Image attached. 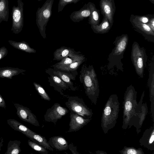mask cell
Masks as SVG:
<instances>
[{
    "instance_id": "obj_3",
    "label": "cell",
    "mask_w": 154,
    "mask_h": 154,
    "mask_svg": "<svg viewBox=\"0 0 154 154\" xmlns=\"http://www.w3.org/2000/svg\"><path fill=\"white\" fill-rule=\"evenodd\" d=\"M137 92L131 85L128 87L125 92L123 102V119L122 128H130V125L137 108Z\"/></svg>"
},
{
    "instance_id": "obj_16",
    "label": "cell",
    "mask_w": 154,
    "mask_h": 154,
    "mask_svg": "<svg viewBox=\"0 0 154 154\" xmlns=\"http://www.w3.org/2000/svg\"><path fill=\"white\" fill-rule=\"evenodd\" d=\"M7 121V123L11 128L22 133L33 141L32 136L35 132L14 119H8Z\"/></svg>"
},
{
    "instance_id": "obj_24",
    "label": "cell",
    "mask_w": 154,
    "mask_h": 154,
    "mask_svg": "<svg viewBox=\"0 0 154 154\" xmlns=\"http://www.w3.org/2000/svg\"><path fill=\"white\" fill-rule=\"evenodd\" d=\"M51 78L52 82L54 84V85L53 86L56 91L60 93L61 94L63 95L62 90H65L68 89L69 87L68 85L57 75H52Z\"/></svg>"
},
{
    "instance_id": "obj_18",
    "label": "cell",
    "mask_w": 154,
    "mask_h": 154,
    "mask_svg": "<svg viewBox=\"0 0 154 154\" xmlns=\"http://www.w3.org/2000/svg\"><path fill=\"white\" fill-rule=\"evenodd\" d=\"M90 14V11L88 5V3H85L81 9L72 12L70 15V18L73 22H79L89 17Z\"/></svg>"
},
{
    "instance_id": "obj_19",
    "label": "cell",
    "mask_w": 154,
    "mask_h": 154,
    "mask_svg": "<svg viewBox=\"0 0 154 154\" xmlns=\"http://www.w3.org/2000/svg\"><path fill=\"white\" fill-rule=\"evenodd\" d=\"M26 72V70L18 68L6 67L0 68V78L12 79L14 76Z\"/></svg>"
},
{
    "instance_id": "obj_22",
    "label": "cell",
    "mask_w": 154,
    "mask_h": 154,
    "mask_svg": "<svg viewBox=\"0 0 154 154\" xmlns=\"http://www.w3.org/2000/svg\"><path fill=\"white\" fill-rule=\"evenodd\" d=\"M85 59L83 55H79L74 53L70 54L63 59L61 61L53 66L56 68L58 66L66 65L70 64L74 62Z\"/></svg>"
},
{
    "instance_id": "obj_32",
    "label": "cell",
    "mask_w": 154,
    "mask_h": 154,
    "mask_svg": "<svg viewBox=\"0 0 154 154\" xmlns=\"http://www.w3.org/2000/svg\"><path fill=\"white\" fill-rule=\"evenodd\" d=\"M122 154H144L143 149L141 148L137 149L133 147L125 146L119 151Z\"/></svg>"
},
{
    "instance_id": "obj_12",
    "label": "cell",
    "mask_w": 154,
    "mask_h": 154,
    "mask_svg": "<svg viewBox=\"0 0 154 154\" xmlns=\"http://www.w3.org/2000/svg\"><path fill=\"white\" fill-rule=\"evenodd\" d=\"M130 21L133 28L146 40L154 42V32L146 24L141 23L130 16Z\"/></svg>"
},
{
    "instance_id": "obj_11",
    "label": "cell",
    "mask_w": 154,
    "mask_h": 154,
    "mask_svg": "<svg viewBox=\"0 0 154 154\" xmlns=\"http://www.w3.org/2000/svg\"><path fill=\"white\" fill-rule=\"evenodd\" d=\"M14 104L17 110V114L20 119L35 126H40L36 116L29 108L19 103H14Z\"/></svg>"
},
{
    "instance_id": "obj_23",
    "label": "cell",
    "mask_w": 154,
    "mask_h": 154,
    "mask_svg": "<svg viewBox=\"0 0 154 154\" xmlns=\"http://www.w3.org/2000/svg\"><path fill=\"white\" fill-rule=\"evenodd\" d=\"M8 42L11 46L18 50L29 53L36 52L35 50L31 48L29 44L24 41L17 42L9 40Z\"/></svg>"
},
{
    "instance_id": "obj_8",
    "label": "cell",
    "mask_w": 154,
    "mask_h": 154,
    "mask_svg": "<svg viewBox=\"0 0 154 154\" xmlns=\"http://www.w3.org/2000/svg\"><path fill=\"white\" fill-rule=\"evenodd\" d=\"M17 5H14L11 13L12 25L11 30L18 34L22 30L24 24L23 3L22 1L17 0Z\"/></svg>"
},
{
    "instance_id": "obj_43",
    "label": "cell",
    "mask_w": 154,
    "mask_h": 154,
    "mask_svg": "<svg viewBox=\"0 0 154 154\" xmlns=\"http://www.w3.org/2000/svg\"><path fill=\"white\" fill-rule=\"evenodd\" d=\"M38 1H41L42 0H37Z\"/></svg>"
},
{
    "instance_id": "obj_9",
    "label": "cell",
    "mask_w": 154,
    "mask_h": 154,
    "mask_svg": "<svg viewBox=\"0 0 154 154\" xmlns=\"http://www.w3.org/2000/svg\"><path fill=\"white\" fill-rule=\"evenodd\" d=\"M144 95V92L143 91L140 100L138 103L135 113L132 119L130 126V128L132 126L135 128L137 134L140 132L141 128L148 112L146 103H143Z\"/></svg>"
},
{
    "instance_id": "obj_20",
    "label": "cell",
    "mask_w": 154,
    "mask_h": 154,
    "mask_svg": "<svg viewBox=\"0 0 154 154\" xmlns=\"http://www.w3.org/2000/svg\"><path fill=\"white\" fill-rule=\"evenodd\" d=\"M90 11L88 23L91 25H96L99 24L100 19V10L97 9L95 4L91 2L88 3Z\"/></svg>"
},
{
    "instance_id": "obj_38",
    "label": "cell",
    "mask_w": 154,
    "mask_h": 154,
    "mask_svg": "<svg viewBox=\"0 0 154 154\" xmlns=\"http://www.w3.org/2000/svg\"><path fill=\"white\" fill-rule=\"evenodd\" d=\"M68 148L72 154H78L79 152L77 151L76 147L72 143L68 145Z\"/></svg>"
},
{
    "instance_id": "obj_7",
    "label": "cell",
    "mask_w": 154,
    "mask_h": 154,
    "mask_svg": "<svg viewBox=\"0 0 154 154\" xmlns=\"http://www.w3.org/2000/svg\"><path fill=\"white\" fill-rule=\"evenodd\" d=\"M70 111L86 118H91L93 115L92 109L88 107L83 100L77 96H70L65 103Z\"/></svg>"
},
{
    "instance_id": "obj_2",
    "label": "cell",
    "mask_w": 154,
    "mask_h": 154,
    "mask_svg": "<svg viewBox=\"0 0 154 154\" xmlns=\"http://www.w3.org/2000/svg\"><path fill=\"white\" fill-rule=\"evenodd\" d=\"M80 73V79L83 84L85 93L91 103L96 105L99 97L100 89L94 69L92 66L87 67L84 65Z\"/></svg>"
},
{
    "instance_id": "obj_40",
    "label": "cell",
    "mask_w": 154,
    "mask_h": 154,
    "mask_svg": "<svg viewBox=\"0 0 154 154\" xmlns=\"http://www.w3.org/2000/svg\"><path fill=\"white\" fill-rule=\"evenodd\" d=\"M0 107L6 109V103L4 98L0 94Z\"/></svg>"
},
{
    "instance_id": "obj_17",
    "label": "cell",
    "mask_w": 154,
    "mask_h": 154,
    "mask_svg": "<svg viewBox=\"0 0 154 154\" xmlns=\"http://www.w3.org/2000/svg\"><path fill=\"white\" fill-rule=\"evenodd\" d=\"M48 142L51 147L58 151L66 150L68 149L67 141L62 136L51 137Z\"/></svg>"
},
{
    "instance_id": "obj_29",
    "label": "cell",
    "mask_w": 154,
    "mask_h": 154,
    "mask_svg": "<svg viewBox=\"0 0 154 154\" xmlns=\"http://www.w3.org/2000/svg\"><path fill=\"white\" fill-rule=\"evenodd\" d=\"M32 139L33 141L41 145L50 151H54V149L50 145L45 137L35 132L32 136Z\"/></svg>"
},
{
    "instance_id": "obj_37",
    "label": "cell",
    "mask_w": 154,
    "mask_h": 154,
    "mask_svg": "<svg viewBox=\"0 0 154 154\" xmlns=\"http://www.w3.org/2000/svg\"><path fill=\"white\" fill-rule=\"evenodd\" d=\"M8 50L5 46L0 48V60L5 57L8 54Z\"/></svg>"
},
{
    "instance_id": "obj_1",
    "label": "cell",
    "mask_w": 154,
    "mask_h": 154,
    "mask_svg": "<svg viewBox=\"0 0 154 154\" xmlns=\"http://www.w3.org/2000/svg\"><path fill=\"white\" fill-rule=\"evenodd\" d=\"M119 105L117 95H110L103 108L101 117V126L105 134L115 126L119 116Z\"/></svg>"
},
{
    "instance_id": "obj_28",
    "label": "cell",
    "mask_w": 154,
    "mask_h": 154,
    "mask_svg": "<svg viewBox=\"0 0 154 154\" xmlns=\"http://www.w3.org/2000/svg\"><path fill=\"white\" fill-rule=\"evenodd\" d=\"M20 141L19 140H10L8 143L7 150L5 154L19 153L21 151L20 147Z\"/></svg>"
},
{
    "instance_id": "obj_41",
    "label": "cell",
    "mask_w": 154,
    "mask_h": 154,
    "mask_svg": "<svg viewBox=\"0 0 154 154\" xmlns=\"http://www.w3.org/2000/svg\"><path fill=\"white\" fill-rule=\"evenodd\" d=\"M3 142L4 140L3 138H0V151L1 150V148L3 146Z\"/></svg>"
},
{
    "instance_id": "obj_10",
    "label": "cell",
    "mask_w": 154,
    "mask_h": 154,
    "mask_svg": "<svg viewBox=\"0 0 154 154\" xmlns=\"http://www.w3.org/2000/svg\"><path fill=\"white\" fill-rule=\"evenodd\" d=\"M68 112L66 108L62 106L59 103H56L47 109L44 116V119L47 122L55 124L58 120L61 119Z\"/></svg>"
},
{
    "instance_id": "obj_5",
    "label": "cell",
    "mask_w": 154,
    "mask_h": 154,
    "mask_svg": "<svg viewBox=\"0 0 154 154\" xmlns=\"http://www.w3.org/2000/svg\"><path fill=\"white\" fill-rule=\"evenodd\" d=\"M131 58L137 74L143 78L147 56L144 49L140 47L136 42L132 45Z\"/></svg>"
},
{
    "instance_id": "obj_4",
    "label": "cell",
    "mask_w": 154,
    "mask_h": 154,
    "mask_svg": "<svg viewBox=\"0 0 154 154\" xmlns=\"http://www.w3.org/2000/svg\"><path fill=\"white\" fill-rule=\"evenodd\" d=\"M128 37L127 34H122L117 37L113 43L115 46L108 56V69L116 67L122 71V63L121 59L123 57L124 53L128 44Z\"/></svg>"
},
{
    "instance_id": "obj_14",
    "label": "cell",
    "mask_w": 154,
    "mask_h": 154,
    "mask_svg": "<svg viewBox=\"0 0 154 154\" xmlns=\"http://www.w3.org/2000/svg\"><path fill=\"white\" fill-rule=\"evenodd\" d=\"M70 118L69 128L66 132H72L79 130L92 120V118H84L71 111L70 113Z\"/></svg>"
},
{
    "instance_id": "obj_42",
    "label": "cell",
    "mask_w": 154,
    "mask_h": 154,
    "mask_svg": "<svg viewBox=\"0 0 154 154\" xmlns=\"http://www.w3.org/2000/svg\"><path fill=\"white\" fill-rule=\"evenodd\" d=\"M152 4H154V0H149Z\"/></svg>"
},
{
    "instance_id": "obj_30",
    "label": "cell",
    "mask_w": 154,
    "mask_h": 154,
    "mask_svg": "<svg viewBox=\"0 0 154 154\" xmlns=\"http://www.w3.org/2000/svg\"><path fill=\"white\" fill-rule=\"evenodd\" d=\"M53 74L60 78L63 81L68 85L70 89L72 91L75 90V88L73 86V84L71 80V77L69 74L59 71H54Z\"/></svg>"
},
{
    "instance_id": "obj_36",
    "label": "cell",
    "mask_w": 154,
    "mask_h": 154,
    "mask_svg": "<svg viewBox=\"0 0 154 154\" xmlns=\"http://www.w3.org/2000/svg\"><path fill=\"white\" fill-rule=\"evenodd\" d=\"M81 0H59L58 4V12L61 11L67 5L73 3L76 4Z\"/></svg>"
},
{
    "instance_id": "obj_6",
    "label": "cell",
    "mask_w": 154,
    "mask_h": 154,
    "mask_svg": "<svg viewBox=\"0 0 154 154\" xmlns=\"http://www.w3.org/2000/svg\"><path fill=\"white\" fill-rule=\"evenodd\" d=\"M54 0H47L36 12V23L42 35L44 38L46 26L52 15V9Z\"/></svg>"
},
{
    "instance_id": "obj_35",
    "label": "cell",
    "mask_w": 154,
    "mask_h": 154,
    "mask_svg": "<svg viewBox=\"0 0 154 154\" xmlns=\"http://www.w3.org/2000/svg\"><path fill=\"white\" fill-rule=\"evenodd\" d=\"M130 16L141 23L147 24L149 21L150 19L154 16L153 15L151 14L142 16L131 14Z\"/></svg>"
},
{
    "instance_id": "obj_15",
    "label": "cell",
    "mask_w": 154,
    "mask_h": 154,
    "mask_svg": "<svg viewBox=\"0 0 154 154\" xmlns=\"http://www.w3.org/2000/svg\"><path fill=\"white\" fill-rule=\"evenodd\" d=\"M140 146L147 149L154 150V126L153 125L146 129L139 140Z\"/></svg>"
},
{
    "instance_id": "obj_26",
    "label": "cell",
    "mask_w": 154,
    "mask_h": 154,
    "mask_svg": "<svg viewBox=\"0 0 154 154\" xmlns=\"http://www.w3.org/2000/svg\"><path fill=\"white\" fill-rule=\"evenodd\" d=\"M9 14L8 0H0V24L3 21L7 22Z\"/></svg>"
},
{
    "instance_id": "obj_39",
    "label": "cell",
    "mask_w": 154,
    "mask_h": 154,
    "mask_svg": "<svg viewBox=\"0 0 154 154\" xmlns=\"http://www.w3.org/2000/svg\"><path fill=\"white\" fill-rule=\"evenodd\" d=\"M147 24L149 26L152 31L154 32V16L150 19Z\"/></svg>"
},
{
    "instance_id": "obj_21",
    "label": "cell",
    "mask_w": 154,
    "mask_h": 154,
    "mask_svg": "<svg viewBox=\"0 0 154 154\" xmlns=\"http://www.w3.org/2000/svg\"><path fill=\"white\" fill-rule=\"evenodd\" d=\"M93 32L97 34H104L109 31L111 27L106 17H103L101 23L96 25H91Z\"/></svg>"
},
{
    "instance_id": "obj_25",
    "label": "cell",
    "mask_w": 154,
    "mask_h": 154,
    "mask_svg": "<svg viewBox=\"0 0 154 154\" xmlns=\"http://www.w3.org/2000/svg\"><path fill=\"white\" fill-rule=\"evenodd\" d=\"M153 62L150 64V69L149 77L148 82V86L149 88L150 101H154V59Z\"/></svg>"
},
{
    "instance_id": "obj_34",
    "label": "cell",
    "mask_w": 154,
    "mask_h": 154,
    "mask_svg": "<svg viewBox=\"0 0 154 154\" xmlns=\"http://www.w3.org/2000/svg\"><path fill=\"white\" fill-rule=\"evenodd\" d=\"M33 85L36 90L42 99L48 101L51 100V98L40 85L35 82H33Z\"/></svg>"
},
{
    "instance_id": "obj_31",
    "label": "cell",
    "mask_w": 154,
    "mask_h": 154,
    "mask_svg": "<svg viewBox=\"0 0 154 154\" xmlns=\"http://www.w3.org/2000/svg\"><path fill=\"white\" fill-rule=\"evenodd\" d=\"M85 59L74 62L70 64L65 66H58L56 68L62 71H73L76 69L84 62Z\"/></svg>"
},
{
    "instance_id": "obj_44",
    "label": "cell",
    "mask_w": 154,
    "mask_h": 154,
    "mask_svg": "<svg viewBox=\"0 0 154 154\" xmlns=\"http://www.w3.org/2000/svg\"><path fill=\"white\" fill-rule=\"evenodd\" d=\"M21 0V1H22V0Z\"/></svg>"
},
{
    "instance_id": "obj_27",
    "label": "cell",
    "mask_w": 154,
    "mask_h": 154,
    "mask_svg": "<svg viewBox=\"0 0 154 154\" xmlns=\"http://www.w3.org/2000/svg\"><path fill=\"white\" fill-rule=\"evenodd\" d=\"M74 53L73 50L65 47L57 49L54 53V60H61L68 55Z\"/></svg>"
},
{
    "instance_id": "obj_33",
    "label": "cell",
    "mask_w": 154,
    "mask_h": 154,
    "mask_svg": "<svg viewBox=\"0 0 154 154\" xmlns=\"http://www.w3.org/2000/svg\"><path fill=\"white\" fill-rule=\"evenodd\" d=\"M28 143L31 148L40 153L42 154H48V152L46 149L41 145L30 140H28Z\"/></svg>"
},
{
    "instance_id": "obj_13",
    "label": "cell",
    "mask_w": 154,
    "mask_h": 154,
    "mask_svg": "<svg viewBox=\"0 0 154 154\" xmlns=\"http://www.w3.org/2000/svg\"><path fill=\"white\" fill-rule=\"evenodd\" d=\"M100 6L102 14L106 17L112 27L114 22V16L116 11L114 0H100Z\"/></svg>"
}]
</instances>
